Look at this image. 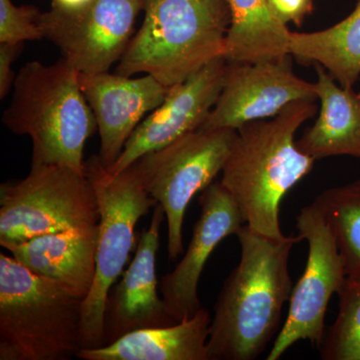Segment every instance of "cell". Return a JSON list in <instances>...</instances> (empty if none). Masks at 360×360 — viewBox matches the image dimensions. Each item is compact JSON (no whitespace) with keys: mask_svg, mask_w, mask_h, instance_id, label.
<instances>
[{"mask_svg":"<svg viewBox=\"0 0 360 360\" xmlns=\"http://www.w3.org/2000/svg\"><path fill=\"white\" fill-rule=\"evenodd\" d=\"M236 236L240 260L225 279L214 305L208 360H255L264 354L293 288L288 262L302 236L269 238L246 225Z\"/></svg>","mask_w":360,"mask_h":360,"instance_id":"6da1fadb","label":"cell"},{"mask_svg":"<svg viewBox=\"0 0 360 360\" xmlns=\"http://www.w3.org/2000/svg\"><path fill=\"white\" fill-rule=\"evenodd\" d=\"M315 113L314 101H295L274 117L245 123L236 131L220 184L251 231L285 238L279 221L281 201L315 162L297 148L295 134Z\"/></svg>","mask_w":360,"mask_h":360,"instance_id":"7a4b0ae2","label":"cell"},{"mask_svg":"<svg viewBox=\"0 0 360 360\" xmlns=\"http://www.w3.org/2000/svg\"><path fill=\"white\" fill-rule=\"evenodd\" d=\"M79 75L65 58L51 65L30 61L16 75L2 122L32 139V167L63 165L84 174L85 143L97 124Z\"/></svg>","mask_w":360,"mask_h":360,"instance_id":"3957f363","label":"cell"},{"mask_svg":"<svg viewBox=\"0 0 360 360\" xmlns=\"http://www.w3.org/2000/svg\"><path fill=\"white\" fill-rule=\"evenodd\" d=\"M143 11L115 73L149 75L170 89L224 56L225 0H144Z\"/></svg>","mask_w":360,"mask_h":360,"instance_id":"277c9868","label":"cell"},{"mask_svg":"<svg viewBox=\"0 0 360 360\" xmlns=\"http://www.w3.org/2000/svg\"><path fill=\"white\" fill-rule=\"evenodd\" d=\"M84 300L0 255V360H68L82 347Z\"/></svg>","mask_w":360,"mask_h":360,"instance_id":"5b68a950","label":"cell"},{"mask_svg":"<svg viewBox=\"0 0 360 360\" xmlns=\"http://www.w3.org/2000/svg\"><path fill=\"white\" fill-rule=\"evenodd\" d=\"M84 172L101 213L96 278L82 304V347L86 349L103 347L106 298L134 250L137 222L158 202L144 188L134 165L112 174L94 155L85 161Z\"/></svg>","mask_w":360,"mask_h":360,"instance_id":"8992f818","label":"cell"},{"mask_svg":"<svg viewBox=\"0 0 360 360\" xmlns=\"http://www.w3.org/2000/svg\"><path fill=\"white\" fill-rule=\"evenodd\" d=\"M89 177L63 165L32 167L18 184L0 186V245L11 250L30 239L99 224Z\"/></svg>","mask_w":360,"mask_h":360,"instance_id":"52a82bcc","label":"cell"},{"mask_svg":"<svg viewBox=\"0 0 360 360\" xmlns=\"http://www.w3.org/2000/svg\"><path fill=\"white\" fill-rule=\"evenodd\" d=\"M236 131L200 129L146 153L132 165L146 191L165 210L169 260H176L184 252L182 231L187 207L222 172Z\"/></svg>","mask_w":360,"mask_h":360,"instance_id":"ba28073f","label":"cell"},{"mask_svg":"<svg viewBox=\"0 0 360 360\" xmlns=\"http://www.w3.org/2000/svg\"><path fill=\"white\" fill-rule=\"evenodd\" d=\"M296 229L309 245L307 264L293 285L288 316L267 360H278L298 341L309 340L319 349L326 335L328 303L347 277L335 236L319 206L312 202L302 207Z\"/></svg>","mask_w":360,"mask_h":360,"instance_id":"9c48e42d","label":"cell"},{"mask_svg":"<svg viewBox=\"0 0 360 360\" xmlns=\"http://www.w3.org/2000/svg\"><path fill=\"white\" fill-rule=\"evenodd\" d=\"M143 6L144 0H94L75 13L49 9L40 30L80 73L108 72L127 51Z\"/></svg>","mask_w":360,"mask_h":360,"instance_id":"30bf717a","label":"cell"},{"mask_svg":"<svg viewBox=\"0 0 360 360\" xmlns=\"http://www.w3.org/2000/svg\"><path fill=\"white\" fill-rule=\"evenodd\" d=\"M290 56L259 63H227L224 85L202 129L238 130L278 115L288 104L317 99L316 86L293 72Z\"/></svg>","mask_w":360,"mask_h":360,"instance_id":"8fae6325","label":"cell"},{"mask_svg":"<svg viewBox=\"0 0 360 360\" xmlns=\"http://www.w3.org/2000/svg\"><path fill=\"white\" fill-rule=\"evenodd\" d=\"M226 65L224 58L214 59L184 82L170 87L165 101L139 123L108 172L120 174L146 153L200 129L219 99Z\"/></svg>","mask_w":360,"mask_h":360,"instance_id":"7c38bea8","label":"cell"},{"mask_svg":"<svg viewBox=\"0 0 360 360\" xmlns=\"http://www.w3.org/2000/svg\"><path fill=\"white\" fill-rule=\"evenodd\" d=\"M200 219L184 257L161 278L160 292L168 314L179 323L202 309L198 284L206 262L224 238L238 236L245 226L243 215L229 191L215 181L201 193Z\"/></svg>","mask_w":360,"mask_h":360,"instance_id":"4fadbf2b","label":"cell"},{"mask_svg":"<svg viewBox=\"0 0 360 360\" xmlns=\"http://www.w3.org/2000/svg\"><path fill=\"white\" fill-rule=\"evenodd\" d=\"M165 219V210L158 203L148 229L141 233L129 269L108 293L103 347L139 329L176 323L168 314L167 305L158 291L156 257L160 248V227Z\"/></svg>","mask_w":360,"mask_h":360,"instance_id":"5bb4252c","label":"cell"},{"mask_svg":"<svg viewBox=\"0 0 360 360\" xmlns=\"http://www.w3.org/2000/svg\"><path fill=\"white\" fill-rule=\"evenodd\" d=\"M80 87L101 136L99 160L110 169L146 113L165 101L169 89L149 75L132 78L118 73H80Z\"/></svg>","mask_w":360,"mask_h":360,"instance_id":"9a60e30c","label":"cell"},{"mask_svg":"<svg viewBox=\"0 0 360 360\" xmlns=\"http://www.w3.org/2000/svg\"><path fill=\"white\" fill-rule=\"evenodd\" d=\"M99 225L44 234L11 251L16 262L84 300L94 285Z\"/></svg>","mask_w":360,"mask_h":360,"instance_id":"2e32d148","label":"cell"},{"mask_svg":"<svg viewBox=\"0 0 360 360\" xmlns=\"http://www.w3.org/2000/svg\"><path fill=\"white\" fill-rule=\"evenodd\" d=\"M319 117L296 146L315 160L331 156L360 158V92L342 87L326 68L315 65Z\"/></svg>","mask_w":360,"mask_h":360,"instance_id":"e0dca14e","label":"cell"},{"mask_svg":"<svg viewBox=\"0 0 360 360\" xmlns=\"http://www.w3.org/2000/svg\"><path fill=\"white\" fill-rule=\"evenodd\" d=\"M212 316L200 309L191 319L162 328L139 329L106 347L82 349V360H208Z\"/></svg>","mask_w":360,"mask_h":360,"instance_id":"ac0fdd59","label":"cell"},{"mask_svg":"<svg viewBox=\"0 0 360 360\" xmlns=\"http://www.w3.org/2000/svg\"><path fill=\"white\" fill-rule=\"evenodd\" d=\"M231 25L222 58L227 63H259L290 56V32L270 0H225Z\"/></svg>","mask_w":360,"mask_h":360,"instance_id":"d6986e66","label":"cell"},{"mask_svg":"<svg viewBox=\"0 0 360 360\" xmlns=\"http://www.w3.org/2000/svg\"><path fill=\"white\" fill-rule=\"evenodd\" d=\"M290 56L321 65L342 87L360 78V0L345 20L314 32H290Z\"/></svg>","mask_w":360,"mask_h":360,"instance_id":"ffe728a7","label":"cell"},{"mask_svg":"<svg viewBox=\"0 0 360 360\" xmlns=\"http://www.w3.org/2000/svg\"><path fill=\"white\" fill-rule=\"evenodd\" d=\"M335 236L348 277L360 278V179L315 198Z\"/></svg>","mask_w":360,"mask_h":360,"instance_id":"44dd1931","label":"cell"},{"mask_svg":"<svg viewBox=\"0 0 360 360\" xmlns=\"http://www.w3.org/2000/svg\"><path fill=\"white\" fill-rule=\"evenodd\" d=\"M338 295V316L326 330L319 354L323 360H360V278L347 276Z\"/></svg>","mask_w":360,"mask_h":360,"instance_id":"7402d4cb","label":"cell"},{"mask_svg":"<svg viewBox=\"0 0 360 360\" xmlns=\"http://www.w3.org/2000/svg\"><path fill=\"white\" fill-rule=\"evenodd\" d=\"M40 13L33 6H18L11 0H0V44H25L44 39Z\"/></svg>","mask_w":360,"mask_h":360,"instance_id":"603a6c76","label":"cell"},{"mask_svg":"<svg viewBox=\"0 0 360 360\" xmlns=\"http://www.w3.org/2000/svg\"><path fill=\"white\" fill-rule=\"evenodd\" d=\"M272 9L284 25L300 26L312 11V0H270Z\"/></svg>","mask_w":360,"mask_h":360,"instance_id":"cb8c5ba5","label":"cell"},{"mask_svg":"<svg viewBox=\"0 0 360 360\" xmlns=\"http://www.w3.org/2000/svg\"><path fill=\"white\" fill-rule=\"evenodd\" d=\"M23 44H0V98H6L13 87L15 75L13 65L18 54L22 51Z\"/></svg>","mask_w":360,"mask_h":360,"instance_id":"d4e9b609","label":"cell"},{"mask_svg":"<svg viewBox=\"0 0 360 360\" xmlns=\"http://www.w3.org/2000/svg\"><path fill=\"white\" fill-rule=\"evenodd\" d=\"M94 0H51V11L58 13H75L89 6Z\"/></svg>","mask_w":360,"mask_h":360,"instance_id":"484cf974","label":"cell"},{"mask_svg":"<svg viewBox=\"0 0 360 360\" xmlns=\"http://www.w3.org/2000/svg\"><path fill=\"white\" fill-rule=\"evenodd\" d=\"M359 92H360V89H359Z\"/></svg>","mask_w":360,"mask_h":360,"instance_id":"4316f807","label":"cell"}]
</instances>
